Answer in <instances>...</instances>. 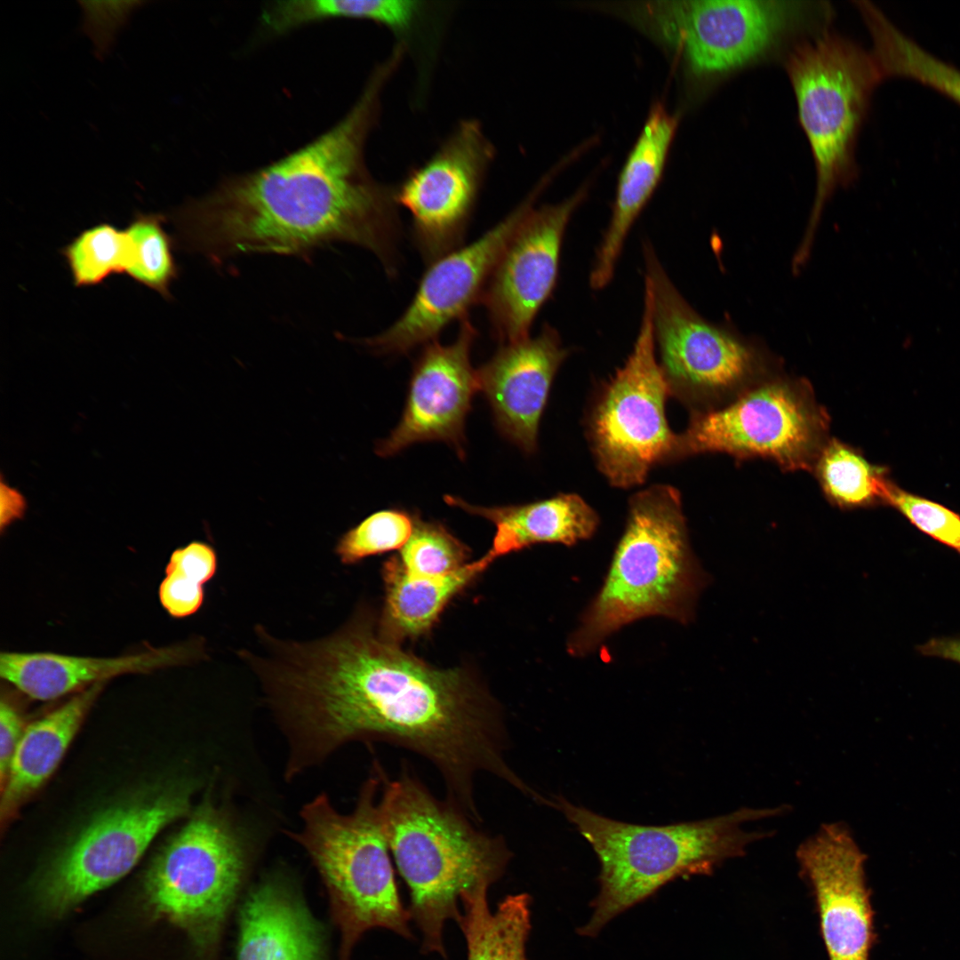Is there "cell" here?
I'll list each match as a JSON object with an SVG mask.
<instances>
[{"mask_svg":"<svg viewBox=\"0 0 960 960\" xmlns=\"http://www.w3.org/2000/svg\"><path fill=\"white\" fill-rule=\"evenodd\" d=\"M255 674L285 727L293 775L345 743L381 740L432 763L447 800L476 820L477 775L530 789L506 758L508 732L492 700L461 670L404 652L363 617L316 640L273 637Z\"/></svg>","mask_w":960,"mask_h":960,"instance_id":"1","label":"cell"},{"mask_svg":"<svg viewBox=\"0 0 960 960\" xmlns=\"http://www.w3.org/2000/svg\"><path fill=\"white\" fill-rule=\"evenodd\" d=\"M396 70L390 61L379 64L345 116L309 143L177 208L169 217L177 242L216 263L346 242L372 252L396 276L401 228L394 188L371 175L364 157Z\"/></svg>","mask_w":960,"mask_h":960,"instance_id":"2","label":"cell"},{"mask_svg":"<svg viewBox=\"0 0 960 960\" xmlns=\"http://www.w3.org/2000/svg\"><path fill=\"white\" fill-rule=\"evenodd\" d=\"M379 809L390 854L410 892L408 911L422 933V952L445 957L444 926L459 918L461 896L489 889L504 875L512 852L503 837L479 829L407 772L391 780L383 775Z\"/></svg>","mask_w":960,"mask_h":960,"instance_id":"3","label":"cell"},{"mask_svg":"<svg viewBox=\"0 0 960 960\" xmlns=\"http://www.w3.org/2000/svg\"><path fill=\"white\" fill-rule=\"evenodd\" d=\"M561 811L595 851L600 865V891L589 921L580 929L595 936L608 922L677 877L710 875L724 861L740 857L770 831H748L744 824L783 814L788 806L742 807L706 820L663 826L609 819L564 796Z\"/></svg>","mask_w":960,"mask_h":960,"instance_id":"4","label":"cell"},{"mask_svg":"<svg viewBox=\"0 0 960 960\" xmlns=\"http://www.w3.org/2000/svg\"><path fill=\"white\" fill-rule=\"evenodd\" d=\"M708 582L690 546L680 492L659 484L635 493L604 583L569 637V653H590L645 617L688 623Z\"/></svg>","mask_w":960,"mask_h":960,"instance_id":"5","label":"cell"},{"mask_svg":"<svg viewBox=\"0 0 960 960\" xmlns=\"http://www.w3.org/2000/svg\"><path fill=\"white\" fill-rule=\"evenodd\" d=\"M375 770L350 814L339 813L319 795L301 810L300 832L291 835L308 852L327 888L341 935L340 960H349L356 943L372 928L413 938L376 797L383 772L377 765Z\"/></svg>","mask_w":960,"mask_h":960,"instance_id":"6","label":"cell"},{"mask_svg":"<svg viewBox=\"0 0 960 960\" xmlns=\"http://www.w3.org/2000/svg\"><path fill=\"white\" fill-rule=\"evenodd\" d=\"M798 116L815 164L816 190L794 255L805 264L827 202L855 178V144L872 92L883 80L870 52L833 32L797 43L786 61Z\"/></svg>","mask_w":960,"mask_h":960,"instance_id":"7","label":"cell"},{"mask_svg":"<svg viewBox=\"0 0 960 960\" xmlns=\"http://www.w3.org/2000/svg\"><path fill=\"white\" fill-rule=\"evenodd\" d=\"M829 426L811 383L777 373L719 406L692 412L677 434L676 460L723 453L739 461L767 460L784 471H812Z\"/></svg>","mask_w":960,"mask_h":960,"instance_id":"8","label":"cell"},{"mask_svg":"<svg viewBox=\"0 0 960 960\" xmlns=\"http://www.w3.org/2000/svg\"><path fill=\"white\" fill-rule=\"evenodd\" d=\"M644 252L658 359L670 396L692 412L708 410L780 372V363L760 342L700 316L677 292L652 248L645 244Z\"/></svg>","mask_w":960,"mask_h":960,"instance_id":"9","label":"cell"},{"mask_svg":"<svg viewBox=\"0 0 960 960\" xmlns=\"http://www.w3.org/2000/svg\"><path fill=\"white\" fill-rule=\"evenodd\" d=\"M241 843L220 811L205 801L151 863L144 878L152 917L182 930L212 956L244 870Z\"/></svg>","mask_w":960,"mask_h":960,"instance_id":"10","label":"cell"},{"mask_svg":"<svg viewBox=\"0 0 960 960\" xmlns=\"http://www.w3.org/2000/svg\"><path fill=\"white\" fill-rule=\"evenodd\" d=\"M656 352L652 292L645 282L633 349L598 391L586 421L597 468L617 488L639 485L655 466L676 460L677 434L665 412L669 389Z\"/></svg>","mask_w":960,"mask_h":960,"instance_id":"11","label":"cell"},{"mask_svg":"<svg viewBox=\"0 0 960 960\" xmlns=\"http://www.w3.org/2000/svg\"><path fill=\"white\" fill-rule=\"evenodd\" d=\"M822 8L803 1H655L632 13L681 52L692 75L711 79L764 57Z\"/></svg>","mask_w":960,"mask_h":960,"instance_id":"12","label":"cell"},{"mask_svg":"<svg viewBox=\"0 0 960 960\" xmlns=\"http://www.w3.org/2000/svg\"><path fill=\"white\" fill-rule=\"evenodd\" d=\"M188 808L185 789H166L98 814L38 876L33 888L38 912L61 917L118 881L155 836Z\"/></svg>","mask_w":960,"mask_h":960,"instance_id":"13","label":"cell"},{"mask_svg":"<svg viewBox=\"0 0 960 960\" xmlns=\"http://www.w3.org/2000/svg\"><path fill=\"white\" fill-rule=\"evenodd\" d=\"M495 148L480 122H460L434 154L394 188L411 215L412 236L431 263L462 246Z\"/></svg>","mask_w":960,"mask_h":960,"instance_id":"14","label":"cell"},{"mask_svg":"<svg viewBox=\"0 0 960 960\" xmlns=\"http://www.w3.org/2000/svg\"><path fill=\"white\" fill-rule=\"evenodd\" d=\"M541 188L476 240L429 263L404 313L382 332L364 340V344L377 354L404 355L436 340L454 321L468 317Z\"/></svg>","mask_w":960,"mask_h":960,"instance_id":"15","label":"cell"},{"mask_svg":"<svg viewBox=\"0 0 960 960\" xmlns=\"http://www.w3.org/2000/svg\"><path fill=\"white\" fill-rule=\"evenodd\" d=\"M586 194L581 188L559 204L533 205L509 238L481 298L500 345L529 337L555 288L567 224Z\"/></svg>","mask_w":960,"mask_h":960,"instance_id":"16","label":"cell"},{"mask_svg":"<svg viewBox=\"0 0 960 960\" xmlns=\"http://www.w3.org/2000/svg\"><path fill=\"white\" fill-rule=\"evenodd\" d=\"M478 335L468 316L460 321L455 340L424 346L411 377L401 420L375 448L381 457L400 452L412 444L444 442L465 456L464 422L472 398L478 391L476 370L470 357Z\"/></svg>","mask_w":960,"mask_h":960,"instance_id":"17","label":"cell"},{"mask_svg":"<svg viewBox=\"0 0 960 960\" xmlns=\"http://www.w3.org/2000/svg\"><path fill=\"white\" fill-rule=\"evenodd\" d=\"M810 883L829 960H869L873 910L864 871L865 854L842 823L822 825L796 850Z\"/></svg>","mask_w":960,"mask_h":960,"instance_id":"18","label":"cell"},{"mask_svg":"<svg viewBox=\"0 0 960 960\" xmlns=\"http://www.w3.org/2000/svg\"><path fill=\"white\" fill-rule=\"evenodd\" d=\"M568 349L546 324L535 337L501 345L476 370L500 431L526 453L537 449L538 429L553 380Z\"/></svg>","mask_w":960,"mask_h":960,"instance_id":"19","label":"cell"},{"mask_svg":"<svg viewBox=\"0 0 960 960\" xmlns=\"http://www.w3.org/2000/svg\"><path fill=\"white\" fill-rule=\"evenodd\" d=\"M677 123L661 101L651 107L619 177L612 217L590 273L592 288L611 281L626 237L661 178Z\"/></svg>","mask_w":960,"mask_h":960,"instance_id":"20","label":"cell"},{"mask_svg":"<svg viewBox=\"0 0 960 960\" xmlns=\"http://www.w3.org/2000/svg\"><path fill=\"white\" fill-rule=\"evenodd\" d=\"M194 647L176 646L115 658L53 652H1V677L32 699L53 700L126 673H144L190 660Z\"/></svg>","mask_w":960,"mask_h":960,"instance_id":"21","label":"cell"},{"mask_svg":"<svg viewBox=\"0 0 960 960\" xmlns=\"http://www.w3.org/2000/svg\"><path fill=\"white\" fill-rule=\"evenodd\" d=\"M237 960H324L318 926L283 882L267 881L246 900Z\"/></svg>","mask_w":960,"mask_h":960,"instance_id":"22","label":"cell"},{"mask_svg":"<svg viewBox=\"0 0 960 960\" xmlns=\"http://www.w3.org/2000/svg\"><path fill=\"white\" fill-rule=\"evenodd\" d=\"M444 500L493 524L495 534L488 553L494 559L538 543L574 545L591 538L599 524L596 510L575 493L495 507L473 505L451 495Z\"/></svg>","mask_w":960,"mask_h":960,"instance_id":"23","label":"cell"},{"mask_svg":"<svg viewBox=\"0 0 960 960\" xmlns=\"http://www.w3.org/2000/svg\"><path fill=\"white\" fill-rule=\"evenodd\" d=\"M106 682L87 686L25 729L1 784V813L7 817L51 776Z\"/></svg>","mask_w":960,"mask_h":960,"instance_id":"24","label":"cell"},{"mask_svg":"<svg viewBox=\"0 0 960 960\" xmlns=\"http://www.w3.org/2000/svg\"><path fill=\"white\" fill-rule=\"evenodd\" d=\"M494 560L487 552L445 576L421 578L408 574L397 557L388 559L383 566L386 597L380 635L396 644L422 635L453 596Z\"/></svg>","mask_w":960,"mask_h":960,"instance_id":"25","label":"cell"},{"mask_svg":"<svg viewBox=\"0 0 960 960\" xmlns=\"http://www.w3.org/2000/svg\"><path fill=\"white\" fill-rule=\"evenodd\" d=\"M487 892L479 889L460 898L462 912L456 922L466 940L468 960H526L530 896L508 895L491 911Z\"/></svg>","mask_w":960,"mask_h":960,"instance_id":"26","label":"cell"},{"mask_svg":"<svg viewBox=\"0 0 960 960\" xmlns=\"http://www.w3.org/2000/svg\"><path fill=\"white\" fill-rule=\"evenodd\" d=\"M423 2L406 0H290L275 2L261 14L263 28L279 35L328 19L373 21L399 36L410 33L426 12Z\"/></svg>","mask_w":960,"mask_h":960,"instance_id":"27","label":"cell"},{"mask_svg":"<svg viewBox=\"0 0 960 960\" xmlns=\"http://www.w3.org/2000/svg\"><path fill=\"white\" fill-rule=\"evenodd\" d=\"M864 23L872 41L870 52L884 79L916 81L960 105L959 68L923 48L880 9L868 12Z\"/></svg>","mask_w":960,"mask_h":960,"instance_id":"28","label":"cell"},{"mask_svg":"<svg viewBox=\"0 0 960 960\" xmlns=\"http://www.w3.org/2000/svg\"><path fill=\"white\" fill-rule=\"evenodd\" d=\"M811 472L826 500L844 510L881 502L887 479L885 469L870 463L859 449L831 436Z\"/></svg>","mask_w":960,"mask_h":960,"instance_id":"29","label":"cell"},{"mask_svg":"<svg viewBox=\"0 0 960 960\" xmlns=\"http://www.w3.org/2000/svg\"><path fill=\"white\" fill-rule=\"evenodd\" d=\"M76 287L95 286L115 274L127 272L132 244L126 229L108 222L79 233L60 250Z\"/></svg>","mask_w":960,"mask_h":960,"instance_id":"30","label":"cell"},{"mask_svg":"<svg viewBox=\"0 0 960 960\" xmlns=\"http://www.w3.org/2000/svg\"><path fill=\"white\" fill-rule=\"evenodd\" d=\"M165 217L137 212L125 228L132 244L126 275L135 282L170 299V286L178 276L172 254V240L166 232Z\"/></svg>","mask_w":960,"mask_h":960,"instance_id":"31","label":"cell"},{"mask_svg":"<svg viewBox=\"0 0 960 960\" xmlns=\"http://www.w3.org/2000/svg\"><path fill=\"white\" fill-rule=\"evenodd\" d=\"M468 549L441 524L414 517L412 533L398 557L404 570L421 578L450 574L466 564Z\"/></svg>","mask_w":960,"mask_h":960,"instance_id":"32","label":"cell"},{"mask_svg":"<svg viewBox=\"0 0 960 960\" xmlns=\"http://www.w3.org/2000/svg\"><path fill=\"white\" fill-rule=\"evenodd\" d=\"M413 527L414 517L407 512L380 510L346 532L338 540L335 553L342 564H352L370 556L402 548Z\"/></svg>","mask_w":960,"mask_h":960,"instance_id":"33","label":"cell"},{"mask_svg":"<svg viewBox=\"0 0 960 960\" xmlns=\"http://www.w3.org/2000/svg\"><path fill=\"white\" fill-rule=\"evenodd\" d=\"M881 502L894 507L921 532L960 554V516L954 511L908 493L888 478L883 487Z\"/></svg>","mask_w":960,"mask_h":960,"instance_id":"34","label":"cell"},{"mask_svg":"<svg viewBox=\"0 0 960 960\" xmlns=\"http://www.w3.org/2000/svg\"><path fill=\"white\" fill-rule=\"evenodd\" d=\"M84 28L100 54L106 52L137 2H80Z\"/></svg>","mask_w":960,"mask_h":960,"instance_id":"35","label":"cell"},{"mask_svg":"<svg viewBox=\"0 0 960 960\" xmlns=\"http://www.w3.org/2000/svg\"><path fill=\"white\" fill-rule=\"evenodd\" d=\"M164 610L173 618H185L199 610L204 602L203 585L173 571H165L158 590Z\"/></svg>","mask_w":960,"mask_h":960,"instance_id":"36","label":"cell"},{"mask_svg":"<svg viewBox=\"0 0 960 960\" xmlns=\"http://www.w3.org/2000/svg\"><path fill=\"white\" fill-rule=\"evenodd\" d=\"M216 569L214 548L205 542L195 540L171 554L165 571L180 572L204 585L214 576Z\"/></svg>","mask_w":960,"mask_h":960,"instance_id":"37","label":"cell"},{"mask_svg":"<svg viewBox=\"0 0 960 960\" xmlns=\"http://www.w3.org/2000/svg\"><path fill=\"white\" fill-rule=\"evenodd\" d=\"M23 718L17 708L6 699L0 703V777L5 780L12 758L22 739L25 729Z\"/></svg>","mask_w":960,"mask_h":960,"instance_id":"38","label":"cell"},{"mask_svg":"<svg viewBox=\"0 0 960 960\" xmlns=\"http://www.w3.org/2000/svg\"><path fill=\"white\" fill-rule=\"evenodd\" d=\"M1 508L0 527L1 531L8 527L14 521L23 517L27 502L24 496L15 488L1 481Z\"/></svg>","mask_w":960,"mask_h":960,"instance_id":"39","label":"cell"},{"mask_svg":"<svg viewBox=\"0 0 960 960\" xmlns=\"http://www.w3.org/2000/svg\"><path fill=\"white\" fill-rule=\"evenodd\" d=\"M927 656H936L960 664V638H933L918 647Z\"/></svg>","mask_w":960,"mask_h":960,"instance_id":"40","label":"cell"}]
</instances>
